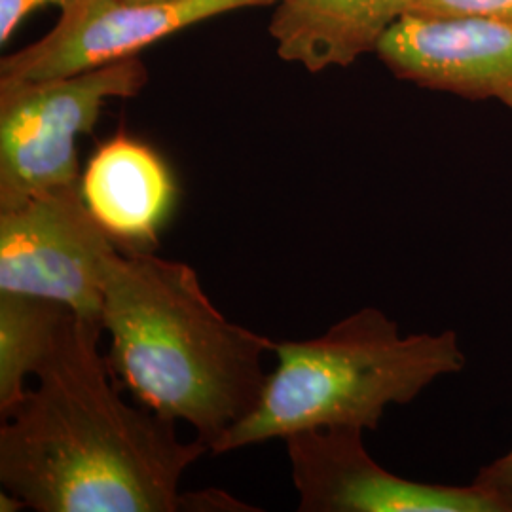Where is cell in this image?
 I'll return each mask as SVG.
<instances>
[{"instance_id": "12", "label": "cell", "mask_w": 512, "mask_h": 512, "mask_svg": "<svg viewBox=\"0 0 512 512\" xmlns=\"http://www.w3.org/2000/svg\"><path fill=\"white\" fill-rule=\"evenodd\" d=\"M406 16L492 19L512 25V0H412Z\"/></svg>"}, {"instance_id": "7", "label": "cell", "mask_w": 512, "mask_h": 512, "mask_svg": "<svg viewBox=\"0 0 512 512\" xmlns=\"http://www.w3.org/2000/svg\"><path fill=\"white\" fill-rule=\"evenodd\" d=\"M275 0H74L54 29L0 63V84L88 73L230 10Z\"/></svg>"}, {"instance_id": "5", "label": "cell", "mask_w": 512, "mask_h": 512, "mask_svg": "<svg viewBox=\"0 0 512 512\" xmlns=\"http://www.w3.org/2000/svg\"><path fill=\"white\" fill-rule=\"evenodd\" d=\"M118 251L86 207L80 183L0 209V293L54 300L99 321L107 268Z\"/></svg>"}, {"instance_id": "4", "label": "cell", "mask_w": 512, "mask_h": 512, "mask_svg": "<svg viewBox=\"0 0 512 512\" xmlns=\"http://www.w3.org/2000/svg\"><path fill=\"white\" fill-rule=\"evenodd\" d=\"M147 80V67L129 57L65 78L0 84V209L80 183L76 139L92 131L109 99L133 97Z\"/></svg>"}, {"instance_id": "13", "label": "cell", "mask_w": 512, "mask_h": 512, "mask_svg": "<svg viewBox=\"0 0 512 512\" xmlns=\"http://www.w3.org/2000/svg\"><path fill=\"white\" fill-rule=\"evenodd\" d=\"M181 511L190 512H249L255 511V507L239 501L222 490H198L184 494L181 499Z\"/></svg>"}, {"instance_id": "10", "label": "cell", "mask_w": 512, "mask_h": 512, "mask_svg": "<svg viewBox=\"0 0 512 512\" xmlns=\"http://www.w3.org/2000/svg\"><path fill=\"white\" fill-rule=\"evenodd\" d=\"M412 0H279L270 23L277 54L310 73L376 52Z\"/></svg>"}, {"instance_id": "16", "label": "cell", "mask_w": 512, "mask_h": 512, "mask_svg": "<svg viewBox=\"0 0 512 512\" xmlns=\"http://www.w3.org/2000/svg\"><path fill=\"white\" fill-rule=\"evenodd\" d=\"M25 509H29V507H27V503L21 497L2 488V492H0V511L18 512L25 511Z\"/></svg>"}, {"instance_id": "6", "label": "cell", "mask_w": 512, "mask_h": 512, "mask_svg": "<svg viewBox=\"0 0 512 512\" xmlns=\"http://www.w3.org/2000/svg\"><path fill=\"white\" fill-rule=\"evenodd\" d=\"M365 431L327 427L285 439L300 512H512V499L478 482L408 480L366 450Z\"/></svg>"}, {"instance_id": "3", "label": "cell", "mask_w": 512, "mask_h": 512, "mask_svg": "<svg viewBox=\"0 0 512 512\" xmlns=\"http://www.w3.org/2000/svg\"><path fill=\"white\" fill-rule=\"evenodd\" d=\"M275 366L255 410L220 442L228 454L327 427L376 431L387 408L410 404L465 368L454 330L401 334L378 308H363L321 336L274 344Z\"/></svg>"}, {"instance_id": "8", "label": "cell", "mask_w": 512, "mask_h": 512, "mask_svg": "<svg viewBox=\"0 0 512 512\" xmlns=\"http://www.w3.org/2000/svg\"><path fill=\"white\" fill-rule=\"evenodd\" d=\"M385 67L416 86L512 110V25L403 16L376 46Z\"/></svg>"}, {"instance_id": "15", "label": "cell", "mask_w": 512, "mask_h": 512, "mask_svg": "<svg viewBox=\"0 0 512 512\" xmlns=\"http://www.w3.org/2000/svg\"><path fill=\"white\" fill-rule=\"evenodd\" d=\"M475 482L512 499V448L501 458L484 465L475 476Z\"/></svg>"}, {"instance_id": "1", "label": "cell", "mask_w": 512, "mask_h": 512, "mask_svg": "<svg viewBox=\"0 0 512 512\" xmlns=\"http://www.w3.org/2000/svg\"><path fill=\"white\" fill-rule=\"evenodd\" d=\"M97 319L71 311L25 401L0 427V484L37 512H179L209 452L120 395Z\"/></svg>"}, {"instance_id": "9", "label": "cell", "mask_w": 512, "mask_h": 512, "mask_svg": "<svg viewBox=\"0 0 512 512\" xmlns=\"http://www.w3.org/2000/svg\"><path fill=\"white\" fill-rule=\"evenodd\" d=\"M80 190L93 219L122 253H156L177 207V184L158 152L116 135L95 150Z\"/></svg>"}, {"instance_id": "11", "label": "cell", "mask_w": 512, "mask_h": 512, "mask_svg": "<svg viewBox=\"0 0 512 512\" xmlns=\"http://www.w3.org/2000/svg\"><path fill=\"white\" fill-rule=\"evenodd\" d=\"M71 310L31 294L0 293V416L25 401Z\"/></svg>"}, {"instance_id": "2", "label": "cell", "mask_w": 512, "mask_h": 512, "mask_svg": "<svg viewBox=\"0 0 512 512\" xmlns=\"http://www.w3.org/2000/svg\"><path fill=\"white\" fill-rule=\"evenodd\" d=\"M99 321L116 380L152 412L188 423L211 454L262 397L274 340L224 317L184 262L118 251Z\"/></svg>"}, {"instance_id": "14", "label": "cell", "mask_w": 512, "mask_h": 512, "mask_svg": "<svg viewBox=\"0 0 512 512\" xmlns=\"http://www.w3.org/2000/svg\"><path fill=\"white\" fill-rule=\"evenodd\" d=\"M74 0H0V40L2 44L12 37L19 23L33 10L46 4H55L59 8L69 6Z\"/></svg>"}]
</instances>
